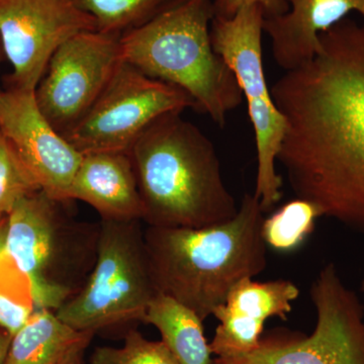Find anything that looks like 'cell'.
I'll use <instances>...</instances> for the list:
<instances>
[{
  "label": "cell",
  "instance_id": "21",
  "mask_svg": "<svg viewBox=\"0 0 364 364\" xmlns=\"http://www.w3.org/2000/svg\"><path fill=\"white\" fill-rule=\"evenodd\" d=\"M41 191L13 146L0 132V221L21 198Z\"/></svg>",
  "mask_w": 364,
  "mask_h": 364
},
{
  "label": "cell",
  "instance_id": "22",
  "mask_svg": "<svg viewBox=\"0 0 364 364\" xmlns=\"http://www.w3.org/2000/svg\"><path fill=\"white\" fill-rule=\"evenodd\" d=\"M16 287L0 282V328L14 337L35 312L30 291L16 293Z\"/></svg>",
  "mask_w": 364,
  "mask_h": 364
},
{
  "label": "cell",
  "instance_id": "16",
  "mask_svg": "<svg viewBox=\"0 0 364 364\" xmlns=\"http://www.w3.org/2000/svg\"><path fill=\"white\" fill-rule=\"evenodd\" d=\"M95 335L66 324L54 311L36 309L11 339L4 364H72Z\"/></svg>",
  "mask_w": 364,
  "mask_h": 364
},
{
  "label": "cell",
  "instance_id": "9",
  "mask_svg": "<svg viewBox=\"0 0 364 364\" xmlns=\"http://www.w3.org/2000/svg\"><path fill=\"white\" fill-rule=\"evenodd\" d=\"M189 107L196 109V104L186 91L149 77L123 60L90 112L62 136L83 156L129 153L158 117Z\"/></svg>",
  "mask_w": 364,
  "mask_h": 364
},
{
  "label": "cell",
  "instance_id": "10",
  "mask_svg": "<svg viewBox=\"0 0 364 364\" xmlns=\"http://www.w3.org/2000/svg\"><path fill=\"white\" fill-rule=\"evenodd\" d=\"M119 36L85 31L52 55L35 90L40 111L60 135L90 112L122 63Z\"/></svg>",
  "mask_w": 364,
  "mask_h": 364
},
{
  "label": "cell",
  "instance_id": "26",
  "mask_svg": "<svg viewBox=\"0 0 364 364\" xmlns=\"http://www.w3.org/2000/svg\"><path fill=\"white\" fill-rule=\"evenodd\" d=\"M2 52H4V48H2L1 41H0V58H1V53ZM1 93H2V90H0V95H1Z\"/></svg>",
  "mask_w": 364,
  "mask_h": 364
},
{
  "label": "cell",
  "instance_id": "24",
  "mask_svg": "<svg viewBox=\"0 0 364 364\" xmlns=\"http://www.w3.org/2000/svg\"><path fill=\"white\" fill-rule=\"evenodd\" d=\"M11 339H13V337L11 335L7 334L4 330H0V364H4L6 361Z\"/></svg>",
  "mask_w": 364,
  "mask_h": 364
},
{
  "label": "cell",
  "instance_id": "5",
  "mask_svg": "<svg viewBox=\"0 0 364 364\" xmlns=\"http://www.w3.org/2000/svg\"><path fill=\"white\" fill-rule=\"evenodd\" d=\"M39 191L7 215L6 257L30 287L35 309L56 312L82 289L97 257L100 224L78 222Z\"/></svg>",
  "mask_w": 364,
  "mask_h": 364
},
{
  "label": "cell",
  "instance_id": "27",
  "mask_svg": "<svg viewBox=\"0 0 364 364\" xmlns=\"http://www.w3.org/2000/svg\"><path fill=\"white\" fill-rule=\"evenodd\" d=\"M361 291L364 294V277L363 279V282H361Z\"/></svg>",
  "mask_w": 364,
  "mask_h": 364
},
{
  "label": "cell",
  "instance_id": "18",
  "mask_svg": "<svg viewBox=\"0 0 364 364\" xmlns=\"http://www.w3.org/2000/svg\"><path fill=\"white\" fill-rule=\"evenodd\" d=\"M97 23V31L122 37L161 14L173 0H73Z\"/></svg>",
  "mask_w": 364,
  "mask_h": 364
},
{
  "label": "cell",
  "instance_id": "25",
  "mask_svg": "<svg viewBox=\"0 0 364 364\" xmlns=\"http://www.w3.org/2000/svg\"><path fill=\"white\" fill-rule=\"evenodd\" d=\"M7 218L0 221V262L6 258Z\"/></svg>",
  "mask_w": 364,
  "mask_h": 364
},
{
  "label": "cell",
  "instance_id": "8",
  "mask_svg": "<svg viewBox=\"0 0 364 364\" xmlns=\"http://www.w3.org/2000/svg\"><path fill=\"white\" fill-rule=\"evenodd\" d=\"M317 323L310 336L272 334L248 353L215 356L210 364H364V308L334 263L311 289Z\"/></svg>",
  "mask_w": 364,
  "mask_h": 364
},
{
  "label": "cell",
  "instance_id": "1",
  "mask_svg": "<svg viewBox=\"0 0 364 364\" xmlns=\"http://www.w3.org/2000/svg\"><path fill=\"white\" fill-rule=\"evenodd\" d=\"M272 85L286 121L277 161L296 198L364 235V26L344 18Z\"/></svg>",
  "mask_w": 364,
  "mask_h": 364
},
{
  "label": "cell",
  "instance_id": "23",
  "mask_svg": "<svg viewBox=\"0 0 364 364\" xmlns=\"http://www.w3.org/2000/svg\"><path fill=\"white\" fill-rule=\"evenodd\" d=\"M252 4L262 7L265 18H277L289 11L287 0H214L215 18H233L244 6Z\"/></svg>",
  "mask_w": 364,
  "mask_h": 364
},
{
  "label": "cell",
  "instance_id": "20",
  "mask_svg": "<svg viewBox=\"0 0 364 364\" xmlns=\"http://www.w3.org/2000/svg\"><path fill=\"white\" fill-rule=\"evenodd\" d=\"M91 364H179L166 344L151 341L135 329L124 335L122 347H97Z\"/></svg>",
  "mask_w": 364,
  "mask_h": 364
},
{
  "label": "cell",
  "instance_id": "15",
  "mask_svg": "<svg viewBox=\"0 0 364 364\" xmlns=\"http://www.w3.org/2000/svg\"><path fill=\"white\" fill-rule=\"evenodd\" d=\"M69 200H82L109 221H143L142 198L129 153L85 155L72 181Z\"/></svg>",
  "mask_w": 364,
  "mask_h": 364
},
{
  "label": "cell",
  "instance_id": "28",
  "mask_svg": "<svg viewBox=\"0 0 364 364\" xmlns=\"http://www.w3.org/2000/svg\"><path fill=\"white\" fill-rule=\"evenodd\" d=\"M72 364H82V363H81V359H78V360H76L75 363H73Z\"/></svg>",
  "mask_w": 364,
  "mask_h": 364
},
{
  "label": "cell",
  "instance_id": "17",
  "mask_svg": "<svg viewBox=\"0 0 364 364\" xmlns=\"http://www.w3.org/2000/svg\"><path fill=\"white\" fill-rule=\"evenodd\" d=\"M203 322L193 311L161 294L151 301L144 320L160 332L162 341L179 364L212 363Z\"/></svg>",
  "mask_w": 364,
  "mask_h": 364
},
{
  "label": "cell",
  "instance_id": "6",
  "mask_svg": "<svg viewBox=\"0 0 364 364\" xmlns=\"http://www.w3.org/2000/svg\"><path fill=\"white\" fill-rule=\"evenodd\" d=\"M141 222L100 221L92 272L82 289L55 312L63 322L95 334L128 323H144L158 294Z\"/></svg>",
  "mask_w": 364,
  "mask_h": 364
},
{
  "label": "cell",
  "instance_id": "11",
  "mask_svg": "<svg viewBox=\"0 0 364 364\" xmlns=\"http://www.w3.org/2000/svg\"><path fill=\"white\" fill-rule=\"evenodd\" d=\"M97 23L73 0H0V41L13 66L11 87L35 90L54 52Z\"/></svg>",
  "mask_w": 364,
  "mask_h": 364
},
{
  "label": "cell",
  "instance_id": "2",
  "mask_svg": "<svg viewBox=\"0 0 364 364\" xmlns=\"http://www.w3.org/2000/svg\"><path fill=\"white\" fill-rule=\"evenodd\" d=\"M263 213L259 200L246 193L237 215L224 224L200 229L147 226L144 238L157 294L203 321L213 316L239 282L267 268Z\"/></svg>",
  "mask_w": 364,
  "mask_h": 364
},
{
  "label": "cell",
  "instance_id": "7",
  "mask_svg": "<svg viewBox=\"0 0 364 364\" xmlns=\"http://www.w3.org/2000/svg\"><path fill=\"white\" fill-rule=\"evenodd\" d=\"M264 18V11L258 4L244 6L231 18L214 16L210 40L215 52L234 72L247 102L257 150V176L253 193L259 200L263 212H267L282 198V179L275 163L286 121L273 102L263 69Z\"/></svg>",
  "mask_w": 364,
  "mask_h": 364
},
{
  "label": "cell",
  "instance_id": "14",
  "mask_svg": "<svg viewBox=\"0 0 364 364\" xmlns=\"http://www.w3.org/2000/svg\"><path fill=\"white\" fill-rule=\"evenodd\" d=\"M289 11L264 18L263 32L272 40L277 65L291 70L310 61L320 50V35L351 11L364 18V0H287Z\"/></svg>",
  "mask_w": 364,
  "mask_h": 364
},
{
  "label": "cell",
  "instance_id": "4",
  "mask_svg": "<svg viewBox=\"0 0 364 364\" xmlns=\"http://www.w3.org/2000/svg\"><path fill=\"white\" fill-rule=\"evenodd\" d=\"M213 0H173L119 39L122 59L146 75L181 88L196 111L224 126L243 95L234 72L210 40Z\"/></svg>",
  "mask_w": 364,
  "mask_h": 364
},
{
  "label": "cell",
  "instance_id": "13",
  "mask_svg": "<svg viewBox=\"0 0 364 364\" xmlns=\"http://www.w3.org/2000/svg\"><path fill=\"white\" fill-rule=\"evenodd\" d=\"M299 294L298 287L289 280L242 279L213 313L220 324L210 343L212 354L235 355L257 348L265 322L273 317L287 320Z\"/></svg>",
  "mask_w": 364,
  "mask_h": 364
},
{
  "label": "cell",
  "instance_id": "19",
  "mask_svg": "<svg viewBox=\"0 0 364 364\" xmlns=\"http://www.w3.org/2000/svg\"><path fill=\"white\" fill-rule=\"evenodd\" d=\"M320 217L322 213L314 203L296 198L263 220V239L275 250H294L313 233Z\"/></svg>",
  "mask_w": 364,
  "mask_h": 364
},
{
  "label": "cell",
  "instance_id": "3",
  "mask_svg": "<svg viewBox=\"0 0 364 364\" xmlns=\"http://www.w3.org/2000/svg\"><path fill=\"white\" fill-rule=\"evenodd\" d=\"M129 155L147 226L200 229L238 213L214 144L181 112L158 117Z\"/></svg>",
  "mask_w": 364,
  "mask_h": 364
},
{
  "label": "cell",
  "instance_id": "12",
  "mask_svg": "<svg viewBox=\"0 0 364 364\" xmlns=\"http://www.w3.org/2000/svg\"><path fill=\"white\" fill-rule=\"evenodd\" d=\"M0 132L41 191L55 200H70L69 191L83 155L47 121L35 90L9 87L2 91Z\"/></svg>",
  "mask_w": 364,
  "mask_h": 364
}]
</instances>
